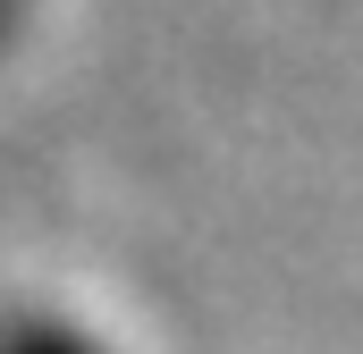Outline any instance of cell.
Returning a JSON list of instances; mask_svg holds the SVG:
<instances>
[{"instance_id": "1", "label": "cell", "mask_w": 363, "mask_h": 354, "mask_svg": "<svg viewBox=\"0 0 363 354\" xmlns=\"http://www.w3.org/2000/svg\"><path fill=\"white\" fill-rule=\"evenodd\" d=\"M0 354H93L85 338H68V329H34V321H17V329H0Z\"/></svg>"}, {"instance_id": "2", "label": "cell", "mask_w": 363, "mask_h": 354, "mask_svg": "<svg viewBox=\"0 0 363 354\" xmlns=\"http://www.w3.org/2000/svg\"><path fill=\"white\" fill-rule=\"evenodd\" d=\"M9 8H17V0H0V25H9Z\"/></svg>"}]
</instances>
